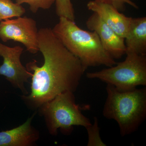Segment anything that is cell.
<instances>
[{
    "label": "cell",
    "instance_id": "4",
    "mask_svg": "<svg viewBox=\"0 0 146 146\" xmlns=\"http://www.w3.org/2000/svg\"><path fill=\"white\" fill-rule=\"evenodd\" d=\"M40 108L49 132L54 136L57 135L58 129L64 134L70 135L74 126L86 128L92 124L90 119L82 112V108L76 103L74 92L59 94Z\"/></svg>",
    "mask_w": 146,
    "mask_h": 146
},
{
    "label": "cell",
    "instance_id": "12",
    "mask_svg": "<svg viewBox=\"0 0 146 146\" xmlns=\"http://www.w3.org/2000/svg\"><path fill=\"white\" fill-rule=\"evenodd\" d=\"M25 12V9L21 5L13 3L11 0H0V21L21 17Z\"/></svg>",
    "mask_w": 146,
    "mask_h": 146
},
{
    "label": "cell",
    "instance_id": "6",
    "mask_svg": "<svg viewBox=\"0 0 146 146\" xmlns=\"http://www.w3.org/2000/svg\"><path fill=\"white\" fill-rule=\"evenodd\" d=\"M38 30L36 21L32 18L18 17L0 23V39L3 42L13 40L22 43L32 54L39 51Z\"/></svg>",
    "mask_w": 146,
    "mask_h": 146
},
{
    "label": "cell",
    "instance_id": "9",
    "mask_svg": "<svg viewBox=\"0 0 146 146\" xmlns=\"http://www.w3.org/2000/svg\"><path fill=\"white\" fill-rule=\"evenodd\" d=\"M87 7L89 10L96 13L118 35L125 39L129 30L131 17L125 16L113 6L95 0L89 1Z\"/></svg>",
    "mask_w": 146,
    "mask_h": 146
},
{
    "label": "cell",
    "instance_id": "16",
    "mask_svg": "<svg viewBox=\"0 0 146 146\" xmlns=\"http://www.w3.org/2000/svg\"><path fill=\"white\" fill-rule=\"evenodd\" d=\"M96 1L104 3L113 6L119 11L125 9L126 4H128L133 8L138 9V6L131 0H95Z\"/></svg>",
    "mask_w": 146,
    "mask_h": 146
},
{
    "label": "cell",
    "instance_id": "15",
    "mask_svg": "<svg viewBox=\"0 0 146 146\" xmlns=\"http://www.w3.org/2000/svg\"><path fill=\"white\" fill-rule=\"evenodd\" d=\"M54 3L55 0H16V3L18 4H28L33 13H36L39 9H49Z\"/></svg>",
    "mask_w": 146,
    "mask_h": 146
},
{
    "label": "cell",
    "instance_id": "2",
    "mask_svg": "<svg viewBox=\"0 0 146 146\" xmlns=\"http://www.w3.org/2000/svg\"><path fill=\"white\" fill-rule=\"evenodd\" d=\"M52 30L67 49L79 59L84 72L89 67H110L117 64L95 32L82 29L74 21L64 17L59 18Z\"/></svg>",
    "mask_w": 146,
    "mask_h": 146
},
{
    "label": "cell",
    "instance_id": "7",
    "mask_svg": "<svg viewBox=\"0 0 146 146\" xmlns=\"http://www.w3.org/2000/svg\"><path fill=\"white\" fill-rule=\"evenodd\" d=\"M23 51L19 46L9 47L0 43V56L3 58L0 65V75L5 77L13 86L27 94L25 83L32 77L33 74L22 65L21 54Z\"/></svg>",
    "mask_w": 146,
    "mask_h": 146
},
{
    "label": "cell",
    "instance_id": "8",
    "mask_svg": "<svg viewBox=\"0 0 146 146\" xmlns=\"http://www.w3.org/2000/svg\"><path fill=\"white\" fill-rule=\"evenodd\" d=\"M86 25L89 30L98 34L105 49L114 59L121 58L126 54L124 39L116 33L96 13L93 12L86 21Z\"/></svg>",
    "mask_w": 146,
    "mask_h": 146
},
{
    "label": "cell",
    "instance_id": "3",
    "mask_svg": "<svg viewBox=\"0 0 146 146\" xmlns=\"http://www.w3.org/2000/svg\"><path fill=\"white\" fill-rule=\"evenodd\" d=\"M106 90L104 117L117 122L122 137L134 133L146 119V87L120 91L107 84Z\"/></svg>",
    "mask_w": 146,
    "mask_h": 146
},
{
    "label": "cell",
    "instance_id": "13",
    "mask_svg": "<svg viewBox=\"0 0 146 146\" xmlns=\"http://www.w3.org/2000/svg\"><path fill=\"white\" fill-rule=\"evenodd\" d=\"M56 12L58 17H64L74 21V10L71 0H55Z\"/></svg>",
    "mask_w": 146,
    "mask_h": 146
},
{
    "label": "cell",
    "instance_id": "11",
    "mask_svg": "<svg viewBox=\"0 0 146 146\" xmlns=\"http://www.w3.org/2000/svg\"><path fill=\"white\" fill-rule=\"evenodd\" d=\"M124 40L126 52L146 55V17L131 18L129 30Z\"/></svg>",
    "mask_w": 146,
    "mask_h": 146
},
{
    "label": "cell",
    "instance_id": "10",
    "mask_svg": "<svg viewBox=\"0 0 146 146\" xmlns=\"http://www.w3.org/2000/svg\"><path fill=\"white\" fill-rule=\"evenodd\" d=\"M33 117L18 127L0 132V146H31L36 144L39 133L32 125Z\"/></svg>",
    "mask_w": 146,
    "mask_h": 146
},
{
    "label": "cell",
    "instance_id": "14",
    "mask_svg": "<svg viewBox=\"0 0 146 146\" xmlns=\"http://www.w3.org/2000/svg\"><path fill=\"white\" fill-rule=\"evenodd\" d=\"M88 133V141L87 146H105L100 136V128L98 121L96 117H94L93 124L86 128Z\"/></svg>",
    "mask_w": 146,
    "mask_h": 146
},
{
    "label": "cell",
    "instance_id": "1",
    "mask_svg": "<svg viewBox=\"0 0 146 146\" xmlns=\"http://www.w3.org/2000/svg\"><path fill=\"white\" fill-rule=\"evenodd\" d=\"M38 48L44 58L41 66L36 60L27 63L31 72V91L23 96L32 107H40L60 94L77 89L84 71L81 62L69 51L50 28L38 31Z\"/></svg>",
    "mask_w": 146,
    "mask_h": 146
},
{
    "label": "cell",
    "instance_id": "5",
    "mask_svg": "<svg viewBox=\"0 0 146 146\" xmlns=\"http://www.w3.org/2000/svg\"><path fill=\"white\" fill-rule=\"evenodd\" d=\"M125 60L100 71L86 73L89 79H97L115 86L120 91H128L138 86H146V55L126 52Z\"/></svg>",
    "mask_w": 146,
    "mask_h": 146
}]
</instances>
